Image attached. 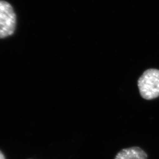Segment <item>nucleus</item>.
Instances as JSON below:
<instances>
[{
	"mask_svg": "<svg viewBox=\"0 0 159 159\" xmlns=\"http://www.w3.org/2000/svg\"><path fill=\"white\" fill-rule=\"evenodd\" d=\"M141 96L146 100L159 96V70L154 69L145 71L137 82Z\"/></svg>",
	"mask_w": 159,
	"mask_h": 159,
	"instance_id": "1",
	"label": "nucleus"
},
{
	"mask_svg": "<svg viewBox=\"0 0 159 159\" xmlns=\"http://www.w3.org/2000/svg\"><path fill=\"white\" fill-rule=\"evenodd\" d=\"M16 15L12 6L0 0V39L12 36L16 28Z\"/></svg>",
	"mask_w": 159,
	"mask_h": 159,
	"instance_id": "2",
	"label": "nucleus"
},
{
	"mask_svg": "<svg viewBox=\"0 0 159 159\" xmlns=\"http://www.w3.org/2000/svg\"><path fill=\"white\" fill-rule=\"evenodd\" d=\"M114 159H147V155L141 148L134 146L123 149Z\"/></svg>",
	"mask_w": 159,
	"mask_h": 159,
	"instance_id": "3",
	"label": "nucleus"
},
{
	"mask_svg": "<svg viewBox=\"0 0 159 159\" xmlns=\"http://www.w3.org/2000/svg\"><path fill=\"white\" fill-rule=\"evenodd\" d=\"M0 159H5L4 155L2 153L1 151H0Z\"/></svg>",
	"mask_w": 159,
	"mask_h": 159,
	"instance_id": "4",
	"label": "nucleus"
}]
</instances>
